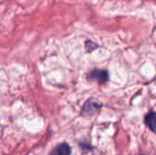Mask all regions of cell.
<instances>
[{"label":"cell","instance_id":"obj_1","mask_svg":"<svg viewBox=\"0 0 156 155\" xmlns=\"http://www.w3.org/2000/svg\"><path fill=\"white\" fill-rule=\"evenodd\" d=\"M101 108V104L95 99L88 100L81 109L82 116H91Z\"/></svg>","mask_w":156,"mask_h":155},{"label":"cell","instance_id":"obj_2","mask_svg":"<svg viewBox=\"0 0 156 155\" xmlns=\"http://www.w3.org/2000/svg\"><path fill=\"white\" fill-rule=\"evenodd\" d=\"M88 79L96 80L100 84H105L109 80V72L106 69H95L89 72Z\"/></svg>","mask_w":156,"mask_h":155},{"label":"cell","instance_id":"obj_3","mask_svg":"<svg viewBox=\"0 0 156 155\" xmlns=\"http://www.w3.org/2000/svg\"><path fill=\"white\" fill-rule=\"evenodd\" d=\"M70 153L71 149L69 145L67 143H61L53 149L50 155H70Z\"/></svg>","mask_w":156,"mask_h":155},{"label":"cell","instance_id":"obj_4","mask_svg":"<svg viewBox=\"0 0 156 155\" xmlns=\"http://www.w3.org/2000/svg\"><path fill=\"white\" fill-rule=\"evenodd\" d=\"M145 124L154 132L156 133V112L150 111L145 116Z\"/></svg>","mask_w":156,"mask_h":155},{"label":"cell","instance_id":"obj_5","mask_svg":"<svg viewBox=\"0 0 156 155\" xmlns=\"http://www.w3.org/2000/svg\"><path fill=\"white\" fill-rule=\"evenodd\" d=\"M98 47H99L98 44H96V43H94V42H92L90 40H88L85 43V49H86L87 52H92L93 50L98 48Z\"/></svg>","mask_w":156,"mask_h":155}]
</instances>
